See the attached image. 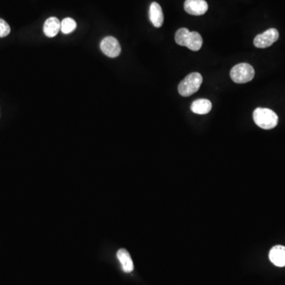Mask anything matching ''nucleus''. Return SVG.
<instances>
[{"label":"nucleus","mask_w":285,"mask_h":285,"mask_svg":"<svg viewBox=\"0 0 285 285\" xmlns=\"http://www.w3.org/2000/svg\"><path fill=\"white\" fill-rule=\"evenodd\" d=\"M61 30V21L56 17L47 19L44 25V33L48 38H54Z\"/></svg>","instance_id":"nucleus-11"},{"label":"nucleus","mask_w":285,"mask_h":285,"mask_svg":"<svg viewBox=\"0 0 285 285\" xmlns=\"http://www.w3.org/2000/svg\"><path fill=\"white\" fill-rule=\"evenodd\" d=\"M269 260L277 267L285 266V246L275 245L269 252Z\"/></svg>","instance_id":"nucleus-9"},{"label":"nucleus","mask_w":285,"mask_h":285,"mask_svg":"<svg viewBox=\"0 0 285 285\" xmlns=\"http://www.w3.org/2000/svg\"><path fill=\"white\" fill-rule=\"evenodd\" d=\"M184 8L189 15L200 16L207 12L208 5L205 0H186Z\"/></svg>","instance_id":"nucleus-7"},{"label":"nucleus","mask_w":285,"mask_h":285,"mask_svg":"<svg viewBox=\"0 0 285 285\" xmlns=\"http://www.w3.org/2000/svg\"><path fill=\"white\" fill-rule=\"evenodd\" d=\"M149 18L155 27H161L164 21V15L161 6L158 2H152L149 9Z\"/></svg>","instance_id":"nucleus-8"},{"label":"nucleus","mask_w":285,"mask_h":285,"mask_svg":"<svg viewBox=\"0 0 285 285\" xmlns=\"http://www.w3.org/2000/svg\"><path fill=\"white\" fill-rule=\"evenodd\" d=\"M11 33V27L3 19H0V38H5Z\"/></svg>","instance_id":"nucleus-14"},{"label":"nucleus","mask_w":285,"mask_h":285,"mask_svg":"<svg viewBox=\"0 0 285 285\" xmlns=\"http://www.w3.org/2000/svg\"><path fill=\"white\" fill-rule=\"evenodd\" d=\"M101 50L102 53L110 58L118 57L122 53V47L118 41L113 37H106L102 41Z\"/></svg>","instance_id":"nucleus-6"},{"label":"nucleus","mask_w":285,"mask_h":285,"mask_svg":"<svg viewBox=\"0 0 285 285\" xmlns=\"http://www.w3.org/2000/svg\"><path fill=\"white\" fill-rule=\"evenodd\" d=\"M212 109V103L208 99H198L191 105V110L196 114H207Z\"/></svg>","instance_id":"nucleus-12"},{"label":"nucleus","mask_w":285,"mask_h":285,"mask_svg":"<svg viewBox=\"0 0 285 285\" xmlns=\"http://www.w3.org/2000/svg\"><path fill=\"white\" fill-rule=\"evenodd\" d=\"M117 256H118V260L122 264V269L124 272L129 273L134 270V265L128 250H126L125 249H119Z\"/></svg>","instance_id":"nucleus-10"},{"label":"nucleus","mask_w":285,"mask_h":285,"mask_svg":"<svg viewBox=\"0 0 285 285\" xmlns=\"http://www.w3.org/2000/svg\"><path fill=\"white\" fill-rule=\"evenodd\" d=\"M175 41L181 46H185L192 51H198L203 44V39L197 32H190L186 28H181L175 34Z\"/></svg>","instance_id":"nucleus-1"},{"label":"nucleus","mask_w":285,"mask_h":285,"mask_svg":"<svg viewBox=\"0 0 285 285\" xmlns=\"http://www.w3.org/2000/svg\"><path fill=\"white\" fill-rule=\"evenodd\" d=\"M255 71L254 67L246 63H239L231 71V80L236 83L243 84L250 82L254 79Z\"/></svg>","instance_id":"nucleus-4"},{"label":"nucleus","mask_w":285,"mask_h":285,"mask_svg":"<svg viewBox=\"0 0 285 285\" xmlns=\"http://www.w3.org/2000/svg\"><path fill=\"white\" fill-rule=\"evenodd\" d=\"M203 82L202 75L198 72L189 74L178 86V92L182 96L189 97L198 91Z\"/></svg>","instance_id":"nucleus-3"},{"label":"nucleus","mask_w":285,"mask_h":285,"mask_svg":"<svg viewBox=\"0 0 285 285\" xmlns=\"http://www.w3.org/2000/svg\"><path fill=\"white\" fill-rule=\"evenodd\" d=\"M255 124L263 129H272L278 124V117L273 110L266 108H258L253 113Z\"/></svg>","instance_id":"nucleus-2"},{"label":"nucleus","mask_w":285,"mask_h":285,"mask_svg":"<svg viewBox=\"0 0 285 285\" xmlns=\"http://www.w3.org/2000/svg\"><path fill=\"white\" fill-rule=\"evenodd\" d=\"M278 38H279V32L274 28H272L264 32L263 34L256 36L254 40V44L257 48H268L277 41Z\"/></svg>","instance_id":"nucleus-5"},{"label":"nucleus","mask_w":285,"mask_h":285,"mask_svg":"<svg viewBox=\"0 0 285 285\" xmlns=\"http://www.w3.org/2000/svg\"><path fill=\"white\" fill-rule=\"evenodd\" d=\"M77 27V24L73 19L66 18L61 22V30L64 34H71Z\"/></svg>","instance_id":"nucleus-13"}]
</instances>
